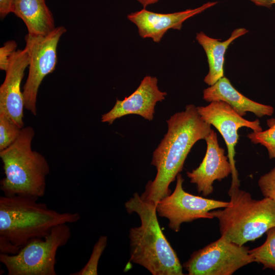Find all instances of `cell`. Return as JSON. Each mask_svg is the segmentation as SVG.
<instances>
[{
    "label": "cell",
    "instance_id": "1",
    "mask_svg": "<svg viewBox=\"0 0 275 275\" xmlns=\"http://www.w3.org/2000/svg\"><path fill=\"white\" fill-rule=\"evenodd\" d=\"M168 131L153 153L151 164L156 169L154 179L149 181L141 195L145 201L156 206L170 194V184L182 171L185 160L193 146L205 140L212 130L211 125L190 104L167 120Z\"/></svg>",
    "mask_w": 275,
    "mask_h": 275
},
{
    "label": "cell",
    "instance_id": "2",
    "mask_svg": "<svg viewBox=\"0 0 275 275\" xmlns=\"http://www.w3.org/2000/svg\"><path fill=\"white\" fill-rule=\"evenodd\" d=\"M129 213L139 215L141 225L129 232L130 259L153 275H182L183 267L160 227L156 206L135 193L125 203Z\"/></svg>",
    "mask_w": 275,
    "mask_h": 275
},
{
    "label": "cell",
    "instance_id": "3",
    "mask_svg": "<svg viewBox=\"0 0 275 275\" xmlns=\"http://www.w3.org/2000/svg\"><path fill=\"white\" fill-rule=\"evenodd\" d=\"M38 199L15 196L0 197V236L21 248L35 238H43L52 229L80 220L78 213L59 212Z\"/></svg>",
    "mask_w": 275,
    "mask_h": 275
},
{
    "label": "cell",
    "instance_id": "4",
    "mask_svg": "<svg viewBox=\"0 0 275 275\" xmlns=\"http://www.w3.org/2000/svg\"><path fill=\"white\" fill-rule=\"evenodd\" d=\"M35 131L31 126L23 127L11 146L0 151L5 177L0 188L6 196H23L38 199L44 196L46 177L50 168L46 158L33 150Z\"/></svg>",
    "mask_w": 275,
    "mask_h": 275
},
{
    "label": "cell",
    "instance_id": "5",
    "mask_svg": "<svg viewBox=\"0 0 275 275\" xmlns=\"http://www.w3.org/2000/svg\"><path fill=\"white\" fill-rule=\"evenodd\" d=\"M229 205L212 210L217 219L221 236L239 245L261 237L275 227V203L268 198L257 200L239 187H230Z\"/></svg>",
    "mask_w": 275,
    "mask_h": 275
},
{
    "label": "cell",
    "instance_id": "6",
    "mask_svg": "<svg viewBox=\"0 0 275 275\" xmlns=\"http://www.w3.org/2000/svg\"><path fill=\"white\" fill-rule=\"evenodd\" d=\"M71 236L67 224L53 227L43 238L29 241L15 255L0 253L8 275H56V255Z\"/></svg>",
    "mask_w": 275,
    "mask_h": 275
},
{
    "label": "cell",
    "instance_id": "7",
    "mask_svg": "<svg viewBox=\"0 0 275 275\" xmlns=\"http://www.w3.org/2000/svg\"><path fill=\"white\" fill-rule=\"evenodd\" d=\"M66 32L64 26H60L44 35L28 33L25 36L24 48L28 53L29 64L22 94L24 108L35 116L38 90L44 77L56 68L58 44Z\"/></svg>",
    "mask_w": 275,
    "mask_h": 275
},
{
    "label": "cell",
    "instance_id": "8",
    "mask_svg": "<svg viewBox=\"0 0 275 275\" xmlns=\"http://www.w3.org/2000/svg\"><path fill=\"white\" fill-rule=\"evenodd\" d=\"M253 262L249 248L221 236L194 252L183 266L189 275H232Z\"/></svg>",
    "mask_w": 275,
    "mask_h": 275
},
{
    "label": "cell",
    "instance_id": "9",
    "mask_svg": "<svg viewBox=\"0 0 275 275\" xmlns=\"http://www.w3.org/2000/svg\"><path fill=\"white\" fill-rule=\"evenodd\" d=\"M180 173L176 177L174 191L160 200L156 206L157 214L169 221V227L176 232L181 225L200 218H213L211 211L224 208L229 202L205 198L185 191Z\"/></svg>",
    "mask_w": 275,
    "mask_h": 275
},
{
    "label": "cell",
    "instance_id": "10",
    "mask_svg": "<svg viewBox=\"0 0 275 275\" xmlns=\"http://www.w3.org/2000/svg\"><path fill=\"white\" fill-rule=\"evenodd\" d=\"M201 118L213 126L224 139L228 150V157L231 166L232 181L230 187H239L240 180L234 159L235 146L239 135L238 130L243 127L249 128L253 131H260L262 128L259 120L249 121L245 119L228 103L222 101L210 102L206 106H197Z\"/></svg>",
    "mask_w": 275,
    "mask_h": 275
},
{
    "label": "cell",
    "instance_id": "11",
    "mask_svg": "<svg viewBox=\"0 0 275 275\" xmlns=\"http://www.w3.org/2000/svg\"><path fill=\"white\" fill-rule=\"evenodd\" d=\"M167 95L159 90L156 77L146 76L131 95L121 100L117 99L113 107L102 115L101 122L111 125L116 119L131 114L152 121L156 103L163 101Z\"/></svg>",
    "mask_w": 275,
    "mask_h": 275
},
{
    "label": "cell",
    "instance_id": "12",
    "mask_svg": "<svg viewBox=\"0 0 275 275\" xmlns=\"http://www.w3.org/2000/svg\"><path fill=\"white\" fill-rule=\"evenodd\" d=\"M217 4V2H208L195 9L170 13H156L143 8L128 14L127 17L136 25L141 37L159 43L170 29L180 30L185 20Z\"/></svg>",
    "mask_w": 275,
    "mask_h": 275
},
{
    "label": "cell",
    "instance_id": "13",
    "mask_svg": "<svg viewBox=\"0 0 275 275\" xmlns=\"http://www.w3.org/2000/svg\"><path fill=\"white\" fill-rule=\"evenodd\" d=\"M26 49L17 50L10 60L4 82L0 87V113H3L22 128L24 107L21 82L29 66Z\"/></svg>",
    "mask_w": 275,
    "mask_h": 275
},
{
    "label": "cell",
    "instance_id": "14",
    "mask_svg": "<svg viewBox=\"0 0 275 275\" xmlns=\"http://www.w3.org/2000/svg\"><path fill=\"white\" fill-rule=\"evenodd\" d=\"M207 148L199 166L186 173L190 182L197 186L198 192L207 197L213 191L214 181H221L231 174L232 168L225 150L218 144L216 133L211 130L205 138Z\"/></svg>",
    "mask_w": 275,
    "mask_h": 275
},
{
    "label": "cell",
    "instance_id": "15",
    "mask_svg": "<svg viewBox=\"0 0 275 275\" xmlns=\"http://www.w3.org/2000/svg\"><path fill=\"white\" fill-rule=\"evenodd\" d=\"M203 98L209 102L224 101L242 117L245 116L247 112H251L259 118L271 116L274 113L272 106L255 102L242 95L225 76L214 85L204 89Z\"/></svg>",
    "mask_w": 275,
    "mask_h": 275
},
{
    "label": "cell",
    "instance_id": "16",
    "mask_svg": "<svg viewBox=\"0 0 275 275\" xmlns=\"http://www.w3.org/2000/svg\"><path fill=\"white\" fill-rule=\"evenodd\" d=\"M248 32L245 28L236 29L224 41L211 38L203 32L197 33L196 39L204 49L209 65V72L204 79L206 84L212 86L224 76L225 54L227 49L235 39Z\"/></svg>",
    "mask_w": 275,
    "mask_h": 275
},
{
    "label": "cell",
    "instance_id": "17",
    "mask_svg": "<svg viewBox=\"0 0 275 275\" xmlns=\"http://www.w3.org/2000/svg\"><path fill=\"white\" fill-rule=\"evenodd\" d=\"M13 13L23 20L28 33L44 35L56 28L45 0H15Z\"/></svg>",
    "mask_w": 275,
    "mask_h": 275
},
{
    "label": "cell",
    "instance_id": "18",
    "mask_svg": "<svg viewBox=\"0 0 275 275\" xmlns=\"http://www.w3.org/2000/svg\"><path fill=\"white\" fill-rule=\"evenodd\" d=\"M266 239L260 246L249 250L254 261L263 265V269L275 270V227L266 232Z\"/></svg>",
    "mask_w": 275,
    "mask_h": 275
},
{
    "label": "cell",
    "instance_id": "19",
    "mask_svg": "<svg viewBox=\"0 0 275 275\" xmlns=\"http://www.w3.org/2000/svg\"><path fill=\"white\" fill-rule=\"evenodd\" d=\"M22 128L3 113H0V151L8 148L19 136Z\"/></svg>",
    "mask_w": 275,
    "mask_h": 275
},
{
    "label": "cell",
    "instance_id": "20",
    "mask_svg": "<svg viewBox=\"0 0 275 275\" xmlns=\"http://www.w3.org/2000/svg\"><path fill=\"white\" fill-rule=\"evenodd\" d=\"M107 237L100 236L93 246L91 256L85 265L79 271L71 273V275H97L98 264L101 255L107 245Z\"/></svg>",
    "mask_w": 275,
    "mask_h": 275
},
{
    "label": "cell",
    "instance_id": "21",
    "mask_svg": "<svg viewBox=\"0 0 275 275\" xmlns=\"http://www.w3.org/2000/svg\"><path fill=\"white\" fill-rule=\"evenodd\" d=\"M247 137L252 143L265 147L269 159H275V123L266 130L253 131Z\"/></svg>",
    "mask_w": 275,
    "mask_h": 275
},
{
    "label": "cell",
    "instance_id": "22",
    "mask_svg": "<svg viewBox=\"0 0 275 275\" xmlns=\"http://www.w3.org/2000/svg\"><path fill=\"white\" fill-rule=\"evenodd\" d=\"M258 184L264 197L268 198L275 203V167L260 177Z\"/></svg>",
    "mask_w": 275,
    "mask_h": 275
},
{
    "label": "cell",
    "instance_id": "23",
    "mask_svg": "<svg viewBox=\"0 0 275 275\" xmlns=\"http://www.w3.org/2000/svg\"><path fill=\"white\" fill-rule=\"evenodd\" d=\"M16 42L14 40L6 42L0 48V69L6 71L9 66L10 58L16 51Z\"/></svg>",
    "mask_w": 275,
    "mask_h": 275
},
{
    "label": "cell",
    "instance_id": "24",
    "mask_svg": "<svg viewBox=\"0 0 275 275\" xmlns=\"http://www.w3.org/2000/svg\"><path fill=\"white\" fill-rule=\"evenodd\" d=\"M20 248L18 247L6 238L0 236V253L8 255H15L17 254Z\"/></svg>",
    "mask_w": 275,
    "mask_h": 275
},
{
    "label": "cell",
    "instance_id": "25",
    "mask_svg": "<svg viewBox=\"0 0 275 275\" xmlns=\"http://www.w3.org/2000/svg\"><path fill=\"white\" fill-rule=\"evenodd\" d=\"M15 0H0V17L4 19L10 13H13Z\"/></svg>",
    "mask_w": 275,
    "mask_h": 275
},
{
    "label": "cell",
    "instance_id": "26",
    "mask_svg": "<svg viewBox=\"0 0 275 275\" xmlns=\"http://www.w3.org/2000/svg\"><path fill=\"white\" fill-rule=\"evenodd\" d=\"M258 6L266 7L270 8L273 4H275V0H250Z\"/></svg>",
    "mask_w": 275,
    "mask_h": 275
},
{
    "label": "cell",
    "instance_id": "27",
    "mask_svg": "<svg viewBox=\"0 0 275 275\" xmlns=\"http://www.w3.org/2000/svg\"><path fill=\"white\" fill-rule=\"evenodd\" d=\"M142 5L144 8H146L148 6L154 4L160 0H135Z\"/></svg>",
    "mask_w": 275,
    "mask_h": 275
}]
</instances>
